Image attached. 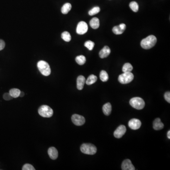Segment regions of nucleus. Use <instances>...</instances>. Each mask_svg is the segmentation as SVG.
Listing matches in <instances>:
<instances>
[{
    "label": "nucleus",
    "instance_id": "obj_1",
    "mask_svg": "<svg viewBox=\"0 0 170 170\" xmlns=\"http://www.w3.org/2000/svg\"><path fill=\"white\" fill-rule=\"evenodd\" d=\"M157 42V39L153 35L149 36L144 38L141 42V46L145 49H151L155 46Z\"/></svg>",
    "mask_w": 170,
    "mask_h": 170
},
{
    "label": "nucleus",
    "instance_id": "obj_2",
    "mask_svg": "<svg viewBox=\"0 0 170 170\" xmlns=\"http://www.w3.org/2000/svg\"><path fill=\"white\" fill-rule=\"evenodd\" d=\"M37 68L41 74L45 76H48L51 74V70L49 64L44 61H40L37 64Z\"/></svg>",
    "mask_w": 170,
    "mask_h": 170
},
{
    "label": "nucleus",
    "instance_id": "obj_3",
    "mask_svg": "<svg viewBox=\"0 0 170 170\" xmlns=\"http://www.w3.org/2000/svg\"><path fill=\"white\" fill-rule=\"evenodd\" d=\"M80 150L83 153L87 155H95L97 152L96 146L93 144L85 143L80 146Z\"/></svg>",
    "mask_w": 170,
    "mask_h": 170
},
{
    "label": "nucleus",
    "instance_id": "obj_4",
    "mask_svg": "<svg viewBox=\"0 0 170 170\" xmlns=\"http://www.w3.org/2000/svg\"><path fill=\"white\" fill-rule=\"evenodd\" d=\"M38 113L40 115L44 118H50L54 114L53 110L47 105H43L38 109Z\"/></svg>",
    "mask_w": 170,
    "mask_h": 170
},
{
    "label": "nucleus",
    "instance_id": "obj_5",
    "mask_svg": "<svg viewBox=\"0 0 170 170\" xmlns=\"http://www.w3.org/2000/svg\"><path fill=\"white\" fill-rule=\"evenodd\" d=\"M131 106L138 110H141L144 108L145 103L143 99L139 97H136L131 99L130 101Z\"/></svg>",
    "mask_w": 170,
    "mask_h": 170
},
{
    "label": "nucleus",
    "instance_id": "obj_6",
    "mask_svg": "<svg viewBox=\"0 0 170 170\" xmlns=\"http://www.w3.org/2000/svg\"><path fill=\"white\" fill-rule=\"evenodd\" d=\"M134 79V75L131 72H123L118 77V80L121 83L123 84H128L133 80Z\"/></svg>",
    "mask_w": 170,
    "mask_h": 170
},
{
    "label": "nucleus",
    "instance_id": "obj_7",
    "mask_svg": "<svg viewBox=\"0 0 170 170\" xmlns=\"http://www.w3.org/2000/svg\"><path fill=\"white\" fill-rule=\"evenodd\" d=\"M88 30V26L87 23L80 22L77 24L76 32L79 35H83L87 33Z\"/></svg>",
    "mask_w": 170,
    "mask_h": 170
},
{
    "label": "nucleus",
    "instance_id": "obj_8",
    "mask_svg": "<svg viewBox=\"0 0 170 170\" xmlns=\"http://www.w3.org/2000/svg\"><path fill=\"white\" fill-rule=\"evenodd\" d=\"M73 123L76 126H82L85 123V119L82 116L79 114H73L72 117Z\"/></svg>",
    "mask_w": 170,
    "mask_h": 170
},
{
    "label": "nucleus",
    "instance_id": "obj_9",
    "mask_svg": "<svg viewBox=\"0 0 170 170\" xmlns=\"http://www.w3.org/2000/svg\"><path fill=\"white\" fill-rule=\"evenodd\" d=\"M128 125L129 127L133 130H138L141 126V121L138 119H132L128 121Z\"/></svg>",
    "mask_w": 170,
    "mask_h": 170
},
{
    "label": "nucleus",
    "instance_id": "obj_10",
    "mask_svg": "<svg viewBox=\"0 0 170 170\" xmlns=\"http://www.w3.org/2000/svg\"><path fill=\"white\" fill-rule=\"evenodd\" d=\"M126 132V128L124 125L119 126L116 130L114 131V136L116 138H120L123 137Z\"/></svg>",
    "mask_w": 170,
    "mask_h": 170
},
{
    "label": "nucleus",
    "instance_id": "obj_11",
    "mask_svg": "<svg viewBox=\"0 0 170 170\" xmlns=\"http://www.w3.org/2000/svg\"><path fill=\"white\" fill-rule=\"evenodd\" d=\"M121 169L123 170H135V168L130 159L124 161L121 164Z\"/></svg>",
    "mask_w": 170,
    "mask_h": 170
},
{
    "label": "nucleus",
    "instance_id": "obj_12",
    "mask_svg": "<svg viewBox=\"0 0 170 170\" xmlns=\"http://www.w3.org/2000/svg\"><path fill=\"white\" fill-rule=\"evenodd\" d=\"M126 28V25L123 23V24H121L119 26L114 27L113 29V33L115 34V35H121L123 33L124 31H125Z\"/></svg>",
    "mask_w": 170,
    "mask_h": 170
},
{
    "label": "nucleus",
    "instance_id": "obj_13",
    "mask_svg": "<svg viewBox=\"0 0 170 170\" xmlns=\"http://www.w3.org/2000/svg\"><path fill=\"white\" fill-rule=\"evenodd\" d=\"M86 82V79L83 76H79L77 80V89L81 90L84 88L85 83Z\"/></svg>",
    "mask_w": 170,
    "mask_h": 170
},
{
    "label": "nucleus",
    "instance_id": "obj_14",
    "mask_svg": "<svg viewBox=\"0 0 170 170\" xmlns=\"http://www.w3.org/2000/svg\"><path fill=\"white\" fill-rule=\"evenodd\" d=\"M111 50L108 46H105L99 52V56L101 58H105L109 55Z\"/></svg>",
    "mask_w": 170,
    "mask_h": 170
},
{
    "label": "nucleus",
    "instance_id": "obj_15",
    "mask_svg": "<svg viewBox=\"0 0 170 170\" xmlns=\"http://www.w3.org/2000/svg\"><path fill=\"white\" fill-rule=\"evenodd\" d=\"M48 154L49 155L50 158L52 159L55 160L57 159L58 156V152L56 149V148L55 147H51L49 148V149L48 150Z\"/></svg>",
    "mask_w": 170,
    "mask_h": 170
},
{
    "label": "nucleus",
    "instance_id": "obj_16",
    "mask_svg": "<svg viewBox=\"0 0 170 170\" xmlns=\"http://www.w3.org/2000/svg\"><path fill=\"white\" fill-rule=\"evenodd\" d=\"M164 127V124L162 123L160 118H156L153 122V128L156 131L162 130Z\"/></svg>",
    "mask_w": 170,
    "mask_h": 170
},
{
    "label": "nucleus",
    "instance_id": "obj_17",
    "mask_svg": "<svg viewBox=\"0 0 170 170\" xmlns=\"http://www.w3.org/2000/svg\"><path fill=\"white\" fill-rule=\"evenodd\" d=\"M112 110V105L110 103H107L103 106V111L105 115H109L111 114Z\"/></svg>",
    "mask_w": 170,
    "mask_h": 170
},
{
    "label": "nucleus",
    "instance_id": "obj_18",
    "mask_svg": "<svg viewBox=\"0 0 170 170\" xmlns=\"http://www.w3.org/2000/svg\"><path fill=\"white\" fill-rule=\"evenodd\" d=\"M90 25L91 27L93 29H97L99 27L100 23L99 20L98 18H94L90 20Z\"/></svg>",
    "mask_w": 170,
    "mask_h": 170
},
{
    "label": "nucleus",
    "instance_id": "obj_19",
    "mask_svg": "<svg viewBox=\"0 0 170 170\" xmlns=\"http://www.w3.org/2000/svg\"><path fill=\"white\" fill-rule=\"evenodd\" d=\"M71 9H72L71 4L70 3H66V4H64L63 6L62 7L61 9V11L62 13H63L64 14H66L69 12Z\"/></svg>",
    "mask_w": 170,
    "mask_h": 170
},
{
    "label": "nucleus",
    "instance_id": "obj_20",
    "mask_svg": "<svg viewBox=\"0 0 170 170\" xmlns=\"http://www.w3.org/2000/svg\"><path fill=\"white\" fill-rule=\"evenodd\" d=\"M98 80V77L94 75H91L88 77V78L86 81V84L88 85H91L95 83Z\"/></svg>",
    "mask_w": 170,
    "mask_h": 170
},
{
    "label": "nucleus",
    "instance_id": "obj_21",
    "mask_svg": "<svg viewBox=\"0 0 170 170\" xmlns=\"http://www.w3.org/2000/svg\"><path fill=\"white\" fill-rule=\"evenodd\" d=\"M20 92V90L18 88H12L10 90L9 93L12 98H17L19 97Z\"/></svg>",
    "mask_w": 170,
    "mask_h": 170
},
{
    "label": "nucleus",
    "instance_id": "obj_22",
    "mask_svg": "<svg viewBox=\"0 0 170 170\" xmlns=\"http://www.w3.org/2000/svg\"><path fill=\"white\" fill-rule=\"evenodd\" d=\"M61 37H62V39L63 40L67 42H70L71 40V39H72V37H71L70 34L69 32H67V31L63 32L62 34Z\"/></svg>",
    "mask_w": 170,
    "mask_h": 170
},
{
    "label": "nucleus",
    "instance_id": "obj_23",
    "mask_svg": "<svg viewBox=\"0 0 170 170\" xmlns=\"http://www.w3.org/2000/svg\"><path fill=\"white\" fill-rule=\"evenodd\" d=\"M76 62L77 64H79L80 65H82L85 63L86 62V57H85L84 55H79L77 56L76 58Z\"/></svg>",
    "mask_w": 170,
    "mask_h": 170
},
{
    "label": "nucleus",
    "instance_id": "obj_24",
    "mask_svg": "<svg viewBox=\"0 0 170 170\" xmlns=\"http://www.w3.org/2000/svg\"><path fill=\"white\" fill-rule=\"evenodd\" d=\"M100 78L103 82H106L109 79V76L105 70H103L100 72Z\"/></svg>",
    "mask_w": 170,
    "mask_h": 170
},
{
    "label": "nucleus",
    "instance_id": "obj_25",
    "mask_svg": "<svg viewBox=\"0 0 170 170\" xmlns=\"http://www.w3.org/2000/svg\"><path fill=\"white\" fill-rule=\"evenodd\" d=\"M133 70L132 65L130 63H126L124 64L123 67V72H131Z\"/></svg>",
    "mask_w": 170,
    "mask_h": 170
},
{
    "label": "nucleus",
    "instance_id": "obj_26",
    "mask_svg": "<svg viewBox=\"0 0 170 170\" xmlns=\"http://www.w3.org/2000/svg\"><path fill=\"white\" fill-rule=\"evenodd\" d=\"M130 7L134 12H137L138 11L139 7L138 3L136 1H131L130 4Z\"/></svg>",
    "mask_w": 170,
    "mask_h": 170
},
{
    "label": "nucleus",
    "instance_id": "obj_27",
    "mask_svg": "<svg viewBox=\"0 0 170 170\" xmlns=\"http://www.w3.org/2000/svg\"><path fill=\"white\" fill-rule=\"evenodd\" d=\"M85 47H87L90 51L93 50L95 46V43L91 41H88L84 44Z\"/></svg>",
    "mask_w": 170,
    "mask_h": 170
},
{
    "label": "nucleus",
    "instance_id": "obj_28",
    "mask_svg": "<svg viewBox=\"0 0 170 170\" xmlns=\"http://www.w3.org/2000/svg\"><path fill=\"white\" fill-rule=\"evenodd\" d=\"M100 9L99 7H95L92 9L88 12L89 15L93 16L98 14L100 12Z\"/></svg>",
    "mask_w": 170,
    "mask_h": 170
},
{
    "label": "nucleus",
    "instance_id": "obj_29",
    "mask_svg": "<svg viewBox=\"0 0 170 170\" xmlns=\"http://www.w3.org/2000/svg\"><path fill=\"white\" fill-rule=\"evenodd\" d=\"M23 170H35V169L34 168L33 166L31 164H27L25 165H23L22 167Z\"/></svg>",
    "mask_w": 170,
    "mask_h": 170
},
{
    "label": "nucleus",
    "instance_id": "obj_30",
    "mask_svg": "<svg viewBox=\"0 0 170 170\" xmlns=\"http://www.w3.org/2000/svg\"><path fill=\"white\" fill-rule=\"evenodd\" d=\"M3 98H4V99L6 100V101H9V100H11L13 98L11 96L9 93H6L4 94Z\"/></svg>",
    "mask_w": 170,
    "mask_h": 170
},
{
    "label": "nucleus",
    "instance_id": "obj_31",
    "mask_svg": "<svg viewBox=\"0 0 170 170\" xmlns=\"http://www.w3.org/2000/svg\"><path fill=\"white\" fill-rule=\"evenodd\" d=\"M164 98H165V100L167 102L170 103V92H167L165 93L164 95Z\"/></svg>",
    "mask_w": 170,
    "mask_h": 170
},
{
    "label": "nucleus",
    "instance_id": "obj_32",
    "mask_svg": "<svg viewBox=\"0 0 170 170\" xmlns=\"http://www.w3.org/2000/svg\"><path fill=\"white\" fill-rule=\"evenodd\" d=\"M5 46V43L3 40L0 39V51L3 50Z\"/></svg>",
    "mask_w": 170,
    "mask_h": 170
},
{
    "label": "nucleus",
    "instance_id": "obj_33",
    "mask_svg": "<svg viewBox=\"0 0 170 170\" xmlns=\"http://www.w3.org/2000/svg\"><path fill=\"white\" fill-rule=\"evenodd\" d=\"M167 137L168 138L170 139V131H169L167 132Z\"/></svg>",
    "mask_w": 170,
    "mask_h": 170
},
{
    "label": "nucleus",
    "instance_id": "obj_34",
    "mask_svg": "<svg viewBox=\"0 0 170 170\" xmlns=\"http://www.w3.org/2000/svg\"><path fill=\"white\" fill-rule=\"evenodd\" d=\"M24 92H20V95H19V96H20V97H23V96H24Z\"/></svg>",
    "mask_w": 170,
    "mask_h": 170
}]
</instances>
